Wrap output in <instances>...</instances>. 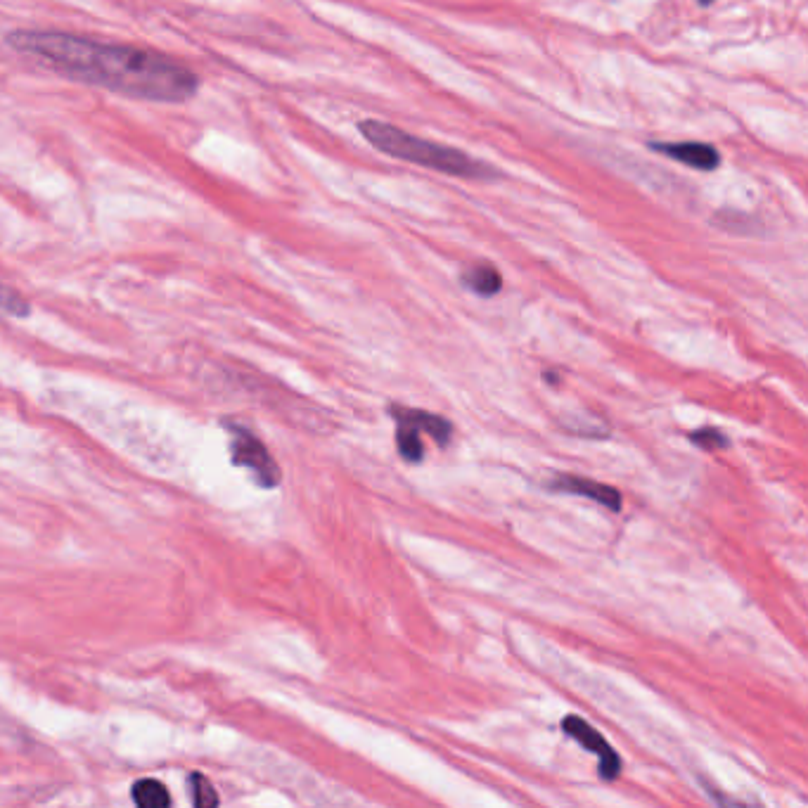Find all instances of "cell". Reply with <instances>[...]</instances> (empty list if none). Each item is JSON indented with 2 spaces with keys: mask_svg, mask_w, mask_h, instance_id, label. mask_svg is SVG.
<instances>
[{
  "mask_svg": "<svg viewBox=\"0 0 808 808\" xmlns=\"http://www.w3.org/2000/svg\"><path fill=\"white\" fill-rule=\"evenodd\" d=\"M133 799L140 808H166L171 806V794L157 780H140L133 785Z\"/></svg>",
  "mask_w": 808,
  "mask_h": 808,
  "instance_id": "obj_9",
  "label": "cell"
},
{
  "mask_svg": "<svg viewBox=\"0 0 808 808\" xmlns=\"http://www.w3.org/2000/svg\"><path fill=\"white\" fill-rule=\"evenodd\" d=\"M553 489L564 491V493H576V496L593 498V500H598L600 505H605V508L614 510V512L621 510V493L607 484L593 482V479L569 477V474H564V477L555 479Z\"/></svg>",
  "mask_w": 808,
  "mask_h": 808,
  "instance_id": "obj_6",
  "label": "cell"
},
{
  "mask_svg": "<svg viewBox=\"0 0 808 808\" xmlns=\"http://www.w3.org/2000/svg\"><path fill=\"white\" fill-rule=\"evenodd\" d=\"M396 441H399V453L403 458L415 463V460L422 458V444H420V429L408 425V422H401L399 434H396Z\"/></svg>",
  "mask_w": 808,
  "mask_h": 808,
  "instance_id": "obj_10",
  "label": "cell"
},
{
  "mask_svg": "<svg viewBox=\"0 0 808 808\" xmlns=\"http://www.w3.org/2000/svg\"><path fill=\"white\" fill-rule=\"evenodd\" d=\"M361 136L368 140L370 145L384 152L389 157H399L403 162L427 166V169L444 171L448 176L460 178H491L493 171L489 166L477 162V159L467 157L465 152L453 150L441 143H432V140L410 136L403 128H396L384 121L365 119L358 124Z\"/></svg>",
  "mask_w": 808,
  "mask_h": 808,
  "instance_id": "obj_2",
  "label": "cell"
},
{
  "mask_svg": "<svg viewBox=\"0 0 808 808\" xmlns=\"http://www.w3.org/2000/svg\"><path fill=\"white\" fill-rule=\"evenodd\" d=\"M562 728H564V733L572 737V740L579 742V745L586 747L588 752H593V754L600 756V775H602V778H605V780L619 778V773H621L619 756H617V752H614L612 747L607 745V740L598 733V730H595L593 726H588V723L583 721V718H579V716H567V718H564Z\"/></svg>",
  "mask_w": 808,
  "mask_h": 808,
  "instance_id": "obj_3",
  "label": "cell"
},
{
  "mask_svg": "<svg viewBox=\"0 0 808 808\" xmlns=\"http://www.w3.org/2000/svg\"><path fill=\"white\" fill-rule=\"evenodd\" d=\"M463 282L472 292L482 294V297H493V294H498L500 287H503V278H500V273L493 266L470 268V271H465Z\"/></svg>",
  "mask_w": 808,
  "mask_h": 808,
  "instance_id": "obj_8",
  "label": "cell"
},
{
  "mask_svg": "<svg viewBox=\"0 0 808 808\" xmlns=\"http://www.w3.org/2000/svg\"><path fill=\"white\" fill-rule=\"evenodd\" d=\"M8 46L74 81L138 100L183 102L200 88L188 67L155 50L102 43L62 31H10Z\"/></svg>",
  "mask_w": 808,
  "mask_h": 808,
  "instance_id": "obj_1",
  "label": "cell"
},
{
  "mask_svg": "<svg viewBox=\"0 0 808 808\" xmlns=\"http://www.w3.org/2000/svg\"><path fill=\"white\" fill-rule=\"evenodd\" d=\"M233 448H235V460H237V463L247 465L249 470H254L256 474H259L261 484L273 486L275 482H278V477H280L278 467H275V463L271 460V455H268V451L259 444V441L252 439L249 434H245L242 439L235 441Z\"/></svg>",
  "mask_w": 808,
  "mask_h": 808,
  "instance_id": "obj_5",
  "label": "cell"
},
{
  "mask_svg": "<svg viewBox=\"0 0 808 808\" xmlns=\"http://www.w3.org/2000/svg\"><path fill=\"white\" fill-rule=\"evenodd\" d=\"M5 309H8L10 313H17V316H19V313H22V316H27V311H29L27 304H24V301L19 297L15 299V294H12L10 290L5 292Z\"/></svg>",
  "mask_w": 808,
  "mask_h": 808,
  "instance_id": "obj_13",
  "label": "cell"
},
{
  "mask_svg": "<svg viewBox=\"0 0 808 808\" xmlns=\"http://www.w3.org/2000/svg\"><path fill=\"white\" fill-rule=\"evenodd\" d=\"M394 418L399 422H408V425L418 427L420 432L432 434L439 444H446L448 436H451V425L444 418H436V415L422 413V410H403L394 408Z\"/></svg>",
  "mask_w": 808,
  "mask_h": 808,
  "instance_id": "obj_7",
  "label": "cell"
},
{
  "mask_svg": "<svg viewBox=\"0 0 808 808\" xmlns=\"http://www.w3.org/2000/svg\"><path fill=\"white\" fill-rule=\"evenodd\" d=\"M652 150L692 166L697 171H714L721 164L716 147L704 143H652Z\"/></svg>",
  "mask_w": 808,
  "mask_h": 808,
  "instance_id": "obj_4",
  "label": "cell"
},
{
  "mask_svg": "<svg viewBox=\"0 0 808 808\" xmlns=\"http://www.w3.org/2000/svg\"><path fill=\"white\" fill-rule=\"evenodd\" d=\"M700 3H702V5H709V3H714V0H700Z\"/></svg>",
  "mask_w": 808,
  "mask_h": 808,
  "instance_id": "obj_14",
  "label": "cell"
},
{
  "mask_svg": "<svg viewBox=\"0 0 808 808\" xmlns=\"http://www.w3.org/2000/svg\"><path fill=\"white\" fill-rule=\"evenodd\" d=\"M697 446L704 448V451H723L728 446V439L723 436L718 429H702V432H695L690 436Z\"/></svg>",
  "mask_w": 808,
  "mask_h": 808,
  "instance_id": "obj_12",
  "label": "cell"
},
{
  "mask_svg": "<svg viewBox=\"0 0 808 808\" xmlns=\"http://www.w3.org/2000/svg\"><path fill=\"white\" fill-rule=\"evenodd\" d=\"M190 782H192V801H195V806H216L218 804L214 787L209 785L207 778H202L200 773H195L190 778Z\"/></svg>",
  "mask_w": 808,
  "mask_h": 808,
  "instance_id": "obj_11",
  "label": "cell"
}]
</instances>
